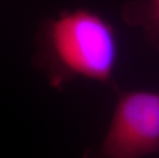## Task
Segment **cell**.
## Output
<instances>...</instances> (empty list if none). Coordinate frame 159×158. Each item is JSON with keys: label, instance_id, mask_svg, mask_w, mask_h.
I'll list each match as a JSON object with an SVG mask.
<instances>
[{"label": "cell", "instance_id": "cell-3", "mask_svg": "<svg viewBox=\"0 0 159 158\" xmlns=\"http://www.w3.org/2000/svg\"><path fill=\"white\" fill-rule=\"evenodd\" d=\"M127 19L144 30L147 38L159 50V0H144L127 8Z\"/></svg>", "mask_w": 159, "mask_h": 158}, {"label": "cell", "instance_id": "cell-2", "mask_svg": "<svg viewBox=\"0 0 159 158\" xmlns=\"http://www.w3.org/2000/svg\"><path fill=\"white\" fill-rule=\"evenodd\" d=\"M159 150V93H123L105 134L102 152L108 158H142Z\"/></svg>", "mask_w": 159, "mask_h": 158}, {"label": "cell", "instance_id": "cell-1", "mask_svg": "<svg viewBox=\"0 0 159 158\" xmlns=\"http://www.w3.org/2000/svg\"><path fill=\"white\" fill-rule=\"evenodd\" d=\"M36 62L52 83L68 77L111 80L117 61L114 28L86 8L65 9L48 19L37 37Z\"/></svg>", "mask_w": 159, "mask_h": 158}]
</instances>
